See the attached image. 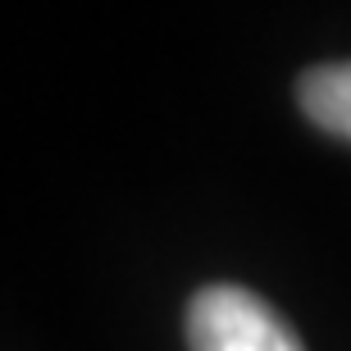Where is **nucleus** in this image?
I'll list each match as a JSON object with an SVG mask.
<instances>
[{
    "label": "nucleus",
    "instance_id": "obj_1",
    "mask_svg": "<svg viewBox=\"0 0 351 351\" xmlns=\"http://www.w3.org/2000/svg\"><path fill=\"white\" fill-rule=\"evenodd\" d=\"M187 347L192 351H301L297 333L247 287H201L187 306Z\"/></svg>",
    "mask_w": 351,
    "mask_h": 351
},
{
    "label": "nucleus",
    "instance_id": "obj_2",
    "mask_svg": "<svg viewBox=\"0 0 351 351\" xmlns=\"http://www.w3.org/2000/svg\"><path fill=\"white\" fill-rule=\"evenodd\" d=\"M297 101H301V110H306V119H311L315 128L351 142V60L319 64L311 73H301Z\"/></svg>",
    "mask_w": 351,
    "mask_h": 351
}]
</instances>
